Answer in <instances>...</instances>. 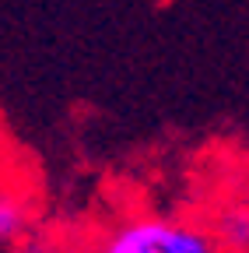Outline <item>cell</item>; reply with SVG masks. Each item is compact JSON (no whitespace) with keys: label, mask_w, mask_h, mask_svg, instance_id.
I'll return each instance as SVG.
<instances>
[{"label":"cell","mask_w":249,"mask_h":253,"mask_svg":"<svg viewBox=\"0 0 249 253\" xmlns=\"http://www.w3.org/2000/svg\"><path fill=\"white\" fill-rule=\"evenodd\" d=\"M246 204H249V201H246Z\"/></svg>","instance_id":"obj_6"},{"label":"cell","mask_w":249,"mask_h":253,"mask_svg":"<svg viewBox=\"0 0 249 253\" xmlns=\"http://www.w3.org/2000/svg\"><path fill=\"white\" fill-rule=\"evenodd\" d=\"M11 253H74V250L53 236H25L21 243L11 246Z\"/></svg>","instance_id":"obj_4"},{"label":"cell","mask_w":249,"mask_h":253,"mask_svg":"<svg viewBox=\"0 0 249 253\" xmlns=\"http://www.w3.org/2000/svg\"><path fill=\"white\" fill-rule=\"evenodd\" d=\"M214 236L221 250L249 253V204H228L214 218Z\"/></svg>","instance_id":"obj_3"},{"label":"cell","mask_w":249,"mask_h":253,"mask_svg":"<svg viewBox=\"0 0 249 253\" xmlns=\"http://www.w3.org/2000/svg\"><path fill=\"white\" fill-rule=\"evenodd\" d=\"M88 253H221L214 229L193 218L127 214L91 243Z\"/></svg>","instance_id":"obj_1"},{"label":"cell","mask_w":249,"mask_h":253,"mask_svg":"<svg viewBox=\"0 0 249 253\" xmlns=\"http://www.w3.org/2000/svg\"><path fill=\"white\" fill-rule=\"evenodd\" d=\"M4 151H7V130H4V123H0V158H4Z\"/></svg>","instance_id":"obj_5"},{"label":"cell","mask_w":249,"mask_h":253,"mask_svg":"<svg viewBox=\"0 0 249 253\" xmlns=\"http://www.w3.org/2000/svg\"><path fill=\"white\" fill-rule=\"evenodd\" d=\"M32 197L11 179H0V246H14L28 236L32 225Z\"/></svg>","instance_id":"obj_2"}]
</instances>
